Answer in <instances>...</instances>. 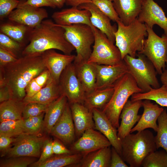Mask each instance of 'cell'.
<instances>
[{
	"label": "cell",
	"instance_id": "4fadbf2b",
	"mask_svg": "<svg viewBox=\"0 0 167 167\" xmlns=\"http://www.w3.org/2000/svg\"><path fill=\"white\" fill-rule=\"evenodd\" d=\"M48 17L46 10L23 4L20 1L17 7L8 16L9 20L33 28L38 26Z\"/></svg>",
	"mask_w": 167,
	"mask_h": 167
},
{
	"label": "cell",
	"instance_id": "5b68a950",
	"mask_svg": "<svg viewBox=\"0 0 167 167\" xmlns=\"http://www.w3.org/2000/svg\"><path fill=\"white\" fill-rule=\"evenodd\" d=\"M114 87L110 100L101 111L113 126L118 128L121 113L129 97L135 93L143 92L128 73L118 80L114 84Z\"/></svg>",
	"mask_w": 167,
	"mask_h": 167
},
{
	"label": "cell",
	"instance_id": "44dd1931",
	"mask_svg": "<svg viewBox=\"0 0 167 167\" xmlns=\"http://www.w3.org/2000/svg\"><path fill=\"white\" fill-rule=\"evenodd\" d=\"M142 106L143 108V113L137 124L131 130V133L148 128H151L156 132L158 128L156 122L164 109L149 100L142 101Z\"/></svg>",
	"mask_w": 167,
	"mask_h": 167
},
{
	"label": "cell",
	"instance_id": "7402d4cb",
	"mask_svg": "<svg viewBox=\"0 0 167 167\" xmlns=\"http://www.w3.org/2000/svg\"><path fill=\"white\" fill-rule=\"evenodd\" d=\"M91 13L86 9L72 7L54 12L52 17L56 24L62 26L82 24L91 26Z\"/></svg>",
	"mask_w": 167,
	"mask_h": 167
},
{
	"label": "cell",
	"instance_id": "7c38bea8",
	"mask_svg": "<svg viewBox=\"0 0 167 167\" xmlns=\"http://www.w3.org/2000/svg\"><path fill=\"white\" fill-rule=\"evenodd\" d=\"M110 143L99 131L94 129L86 130L72 143L70 149L73 153H80L84 156L101 148L110 147Z\"/></svg>",
	"mask_w": 167,
	"mask_h": 167
},
{
	"label": "cell",
	"instance_id": "ba28073f",
	"mask_svg": "<svg viewBox=\"0 0 167 167\" xmlns=\"http://www.w3.org/2000/svg\"><path fill=\"white\" fill-rule=\"evenodd\" d=\"M94 36L93 50L87 61L99 65H115L123 61L118 48L101 31L91 24Z\"/></svg>",
	"mask_w": 167,
	"mask_h": 167
},
{
	"label": "cell",
	"instance_id": "f1b7e54d",
	"mask_svg": "<svg viewBox=\"0 0 167 167\" xmlns=\"http://www.w3.org/2000/svg\"><path fill=\"white\" fill-rule=\"evenodd\" d=\"M114 90V85L104 88L95 89L85 94L83 104L91 111L94 109L102 110L110 100Z\"/></svg>",
	"mask_w": 167,
	"mask_h": 167
},
{
	"label": "cell",
	"instance_id": "e0dca14e",
	"mask_svg": "<svg viewBox=\"0 0 167 167\" xmlns=\"http://www.w3.org/2000/svg\"><path fill=\"white\" fill-rule=\"evenodd\" d=\"M45 66L49 71L52 79L58 84L60 76L64 70L74 61L75 55L62 54L53 49L43 53Z\"/></svg>",
	"mask_w": 167,
	"mask_h": 167
},
{
	"label": "cell",
	"instance_id": "f35d334b",
	"mask_svg": "<svg viewBox=\"0 0 167 167\" xmlns=\"http://www.w3.org/2000/svg\"><path fill=\"white\" fill-rule=\"evenodd\" d=\"M111 20L117 22L120 20L112 1L109 0H92V2Z\"/></svg>",
	"mask_w": 167,
	"mask_h": 167
},
{
	"label": "cell",
	"instance_id": "ffe728a7",
	"mask_svg": "<svg viewBox=\"0 0 167 167\" xmlns=\"http://www.w3.org/2000/svg\"><path fill=\"white\" fill-rule=\"evenodd\" d=\"M78 8L86 9L91 13L90 21L91 24L104 33L113 43L115 41L114 33L117 31L116 26L112 25L110 19L92 2L80 5Z\"/></svg>",
	"mask_w": 167,
	"mask_h": 167
},
{
	"label": "cell",
	"instance_id": "681fc988",
	"mask_svg": "<svg viewBox=\"0 0 167 167\" xmlns=\"http://www.w3.org/2000/svg\"><path fill=\"white\" fill-rule=\"evenodd\" d=\"M12 98L9 89L6 86L0 87V103Z\"/></svg>",
	"mask_w": 167,
	"mask_h": 167
},
{
	"label": "cell",
	"instance_id": "11a10c76",
	"mask_svg": "<svg viewBox=\"0 0 167 167\" xmlns=\"http://www.w3.org/2000/svg\"><path fill=\"white\" fill-rule=\"evenodd\" d=\"M110 0V1H114V0Z\"/></svg>",
	"mask_w": 167,
	"mask_h": 167
},
{
	"label": "cell",
	"instance_id": "cb8c5ba5",
	"mask_svg": "<svg viewBox=\"0 0 167 167\" xmlns=\"http://www.w3.org/2000/svg\"><path fill=\"white\" fill-rule=\"evenodd\" d=\"M146 0H114L113 7L121 21L128 25L137 18Z\"/></svg>",
	"mask_w": 167,
	"mask_h": 167
},
{
	"label": "cell",
	"instance_id": "836d02e7",
	"mask_svg": "<svg viewBox=\"0 0 167 167\" xmlns=\"http://www.w3.org/2000/svg\"><path fill=\"white\" fill-rule=\"evenodd\" d=\"M158 128L154 137L157 149L161 148L167 152V112L164 109L158 119Z\"/></svg>",
	"mask_w": 167,
	"mask_h": 167
},
{
	"label": "cell",
	"instance_id": "603a6c76",
	"mask_svg": "<svg viewBox=\"0 0 167 167\" xmlns=\"http://www.w3.org/2000/svg\"><path fill=\"white\" fill-rule=\"evenodd\" d=\"M69 105L74 124L75 135L79 138L86 130L91 128L94 129L92 111L83 104L76 103Z\"/></svg>",
	"mask_w": 167,
	"mask_h": 167
},
{
	"label": "cell",
	"instance_id": "816d5d0a",
	"mask_svg": "<svg viewBox=\"0 0 167 167\" xmlns=\"http://www.w3.org/2000/svg\"><path fill=\"white\" fill-rule=\"evenodd\" d=\"M160 80L163 85L167 88V69H166L161 75Z\"/></svg>",
	"mask_w": 167,
	"mask_h": 167
},
{
	"label": "cell",
	"instance_id": "7dc6e473",
	"mask_svg": "<svg viewBox=\"0 0 167 167\" xmlns=\"http://www.w3.org/2000/svg\"><path fill=\"white\" fill-rule=\"evenodd\" d=\"M58 139L53 140L52 149L54 154L63 155L73 153L70 149H67Z\"/></svg>",
	"mask_w": 167,
	"mask_h": 167
},
{
	"label": "cell",
	"instance_id": "f907efd6",
	"mask_svg": "<svg viewBox=\"0 0 167 167\" xmlns=\"http://www.w3.org/2000/svg\"><path fill=\"white\" fill-rule=\"evenodd\" d=\"M92 2V0H66V3L72 7H78L83 4Z\"/></svg>",
	"mask_w": 167,
	"mask_h": 167
},
{
	"label": "cell",
	"instance_id": "277c9868",
	"mask_svg": "<svg viewBox=\"0 0 167 167\" xmlns=\"http://www.w3.org/2000/svg\"><path fill=\"white\" fill-rule=\"evenodd\" d=\"M116 23L118 28L114 33L116 46L120 51L122 59L127 55L136 58L137 53L143 50L145 37L148 35L146 25L137 18L126 26L120 20Z\"/></svg>",
	"mask_w": 167,
	"mask_h": 167
},
{
	"label": "cell",
	"instance_id": "f5cc1de1",
	"mask_svg": "<svg viewBox=\"0 0 167 167\" xmlns=\"http://www.w3.org/2000/svg\"><path fill=\"white\" fill-rule=\"evenodd\" d=\"M51 3L55 6L58 8L62 7L66 0H49Z\"/></svg>",
	"mask_w": 167,
	"mask_h": 167
},
{
	"label": "cell",
	"instance_id": "f546056e",
	"mask_svg": "<svg viewBox=\"0 0 167 167\" xmlns=\"http://www.w3.org/2000/svg\"><path fill=\"white\" fill-rule=\"evenodd\" d=\"M84 155L80 153L54 154L45 161L39 163L36 161L30 165L31 167H63L70 166L75 167L79 163Z\"/></svg>",
	"mask_w": 167,
	"mask_h": 167
},
{
	"label": "cell",
	"instance_id": "9a60e30c",
	"mask_svg": "<svg viewBox=\"0 0 167 167\" xmlns=\"http://www.w3.org/2000/svg\"><path fill=\"white\" fill-rule=\"evenodd\" d=\"M137 19L151 28L157 24L167 36V17L162 8L153 0H146Z\"/></svg>",
	"mask_w": 167,
	"mask_h": 167
},
{
	"label": "cell",
	"instance_id": "8fae6325",
	"mask_svg": "<svg viewBox=\"0 0 167 167\" xmlns=\"http://www.w3.org/2000/svg\"><path fill=\"white\" fill-rule=\"evenodd\" d=\"M58 84L62 94L66 96L70 104H83L86 93L77 76L73 62L63 71Z\"/></svg>",
	"mask_w": 167,
	"mask_h": 167
},
{
	"label": "cell",
	"instance_id": "c3c4849f",
	"mask_svg": "<svg viewBox=\"0 0 167 167\" xmlns=\"http://www.w3.org/2000/svg\"><path fill=\"white\" fill-rule=\"evenodd\" d=\"M24 4L36 7L48 6L55 8L56 7L49 0H21Z\"/></svg>",
	"mask_w": 167,
	"mask_h": 167
},
{
	"label": "cell",
	"instance_id": "7bdbcfd3",
	"mask_svg": "<svg viewBox=\"0 0 167 167\" xmlns=\"http://www.w3.org/2000/svg\"><path fill=\"white\" fill-rule=\"evenodd\" d=\"M53 142L51 139L46 138L45 139L42 145L41 155L36 162H42L54 154L52 149Z\"/></svg>",
	"mask_w": 167,
	"mask_h": 167
},
{
	"label": "cell",
	"instance_id": "d590c367",
	"mask_svg": "<svg viewBox=\"0 0 167 167\" xmlns=\"http://www.w3.org/2000/svg\"><path fill=\"white\" fill-rule=\"evenodd\" d=\"M167 167V152L164 149L149 154L143 160L141 167Z\"/></svg>",
	"mask_w": 167,
	"mask_h": 167
},
{
	"label": "cell",
	"instance_id": "8d00e7d4",
	"mask_svg": "<svg viewBox=\"0 0 167 167\" xmlns=\"http://www.w3.org/2000/svg\"><path fill=\"white\" fill-rule=\"evenodd\" d=\"M45 112L36 116L24 119L25 133L37 135L43 129Z\"/></svg>",
	"mask_w": 167,
	"mask_h": 167
},
{
	"label": "cell",
	"instance_id": "d6986e66",
	"mask_svg": "<svg viewBox=\"0 0 167 167\" xmlns=\"http://www.w3.org/2000/svg\"><path fill=\"white\" fill-rule=\"evenodd\" d=\"M94 122V129L99 131L109 140L121 156L122 148L121 140L118 136V130L101 110L96 109L92 110Z\"/></svg>",
	"mask_w": 167,
	"mask_h": 167
},
{
	"label": "cell",
	"instance_id": "83f0119b",
	"mask_svg": "<svg viewBox=\"0 0 167 167\" xmlns=\"http://www.w3.org/2000/svg\"><path fill=\"white\" fill-rule=\"evenodd\" d=\"M111 151L110 147H107L89 153L75 167H110Z\"/></svg>",
	"mask_w": 167,
	"mask_h": 167
},
{
	"label": "cell",
	"instance_id": "9c48e42d",
	"mask_svg": "<svg viewBox=\"0 0 167 167\" xmlns=\"http://www.w3.org/2000/svg\"><path fill=\"white\" fill-rule=\"evenodd\" d=\"M147 28L148 38L144 40L143 50L138 53L145 56L152 63L157 73L161 75L165 69L167 36L164 34L160 37L152 28L147 26Z\"/></svg>",
	"mask_w": 167,
	"mask_h": 167
},
{
	"label": "cell",
	"instance_id": "4dcf8cb0",
	"mask_svg": "<svg viewBox=\"0 0 167 167\" xmlns=\"http://www.w3.org/2000/svg\"><path fill=\"white\" fill-rule=\"evenodd\" d=\"M26 103L23 100L12 98L0 104V122L23 119L22 113Z\"/></svg>",
	"mask_w": 167,
	"mask_h": 167
},
{
	"label": "cell",
	"instance_id": "5bb4252c",
	"mask_svg": "<svg viewBox=\"0 0 167 167\" xmlns=\"http://www.w3.org/2000/svg\"><path fill=\"white\" fill-rule=\"evenodd\" d=\"M93 64L96 73L95 89L113 86L118 80L128 73L127 67L123 60L122 62L115 65Z\"/></svg>",
	"mask_w": 167,
	"mask_h": 167
},
{
	"label": "cell",
	"instance_id": "ee69618b",
	"mask_svg": "<svg viewBox=\"0 0 167 167\" xmlns=\"http://www.w3.org/2000/svg\"><path fill=\"white\" fill-rule=\"evenodd\" d=\"M18 58L0 47V67H3L16 62Z\"/></svg>",
	"mask_w": 167,
	"mask_h": 167
},
{
	"label": "cell",
	"instance_id": "ac0fdd59",
	"mask_svg": "<svg viewBox=\"0 0 167 167\" xmlns=\"http://www.w3.org/2000/svg\"><path fill=\"white\" fill-rule=\"evenodd\" d=\"M142 101L128 100L124 106L120 116L121 123L117 130L118 136L120 140L131 133V130L140 119L141 115L138 113L142 106Z\"/></svg>",
	"mask_w": 167,
	"mask_h": 167
},
{
	"label": "cell",
	"instance_id": "d6a6232c",
	"mask_svg": "<svg viewBox=\"0 0 167 167\" xmlns=\"http://www.w3.org/2000/svg\"><path fill=\"white\" fill-rule=\"evenodd\" d=\"M32 28L24 25L6 23L1 25L0 32L20 44L24 41L28 32Z\"/></svg>",
	"mask_w": 167,
	"mask_h": 167
},
{
	"label": "cell",
	"instance_id": "6da1fadb",
	"mask_svg": "<svg viewBox=\"0 0 167 167\" xmlns=\"http://www.w3.org/2000/svg\"><path fill=\"white\" fill-rule=\"evenodd\" d=\"M43 53L23 56L16 62L0 67V87L6 86L12 98L23 99L28 84L46 68Z\"/></svg>",
	"mask_w": 167,
	"mask_h": 167
},
{
	"label": "cell",
	"instance_id": "30bf717a",
	"mask_svg": "<svg viewBox=\"0 0 167 167\" xmlns=\"http://www.w3.org/2000/svg\"><path fill=\"white\" fill-rule=\"evenodd\" d=\"M45 136L25 133L15 137V141L5 152L6 158L30 156L39 158L41 155Z\"/></svg>",
	"mask_w": 167,
	"mask_h": 167
},
{
	"label": "cell",
	"instance_id": "2e32d148",
	"mask_svg": "<svg viewBox=\"0 0 167 167\" xmlns=\"http://www.w3.org/2000/svg\"><path fill=\"white\" fill-rule=\"evenodd\" d=\"M50 134L65 144H71L74 142L75 130L68 102L61 116L52 128Z\"/></svg>",
	"mask_w": 167,
	"mask_h": 167
},
{
	"label": "cell",
	"instance_id": "bcb514c9",
	"mask_svg": "<svg viewBox=\"0 0 167 167\" xmlns=\"http://www.w3.org/2000/svg\"><path fill=\"white\" fill-rule=\"evenodd\" d=\"M15 137L6 135H0V151L1 156L4 154L15 141Z\"/></svg>",
	"mask_w": 167,
	"mask_h": 167
},
{
	"label": "cell",
	"instance_id": "d4e9b609",
	"mask_svg": "<svg viewBox=\"0 0 167 167\" xmlns=\"http://www.w3.org/2000/svg\"><path fill=\"white\" fill-rule=\"evenodd\" d=\"M67 103V97L62 94L48 105L45 112L43 128L46 132L50 134L52 128L61 116Z\"/></svg>",
	"mask_w": 167,
	"mask_h": 167
},
{
	"label": "cell",
	"instance_id": "74e56055",
	"mask_svg": "<svg viewBox=\"0 0 167 167\" xmlns=\"http://www.w3.org/2000/svg\"><path fill=\"white\" fill-rule=\"evenodd\" d=\"M36 161V157L30 156L6 158L0 161V167H27Z\"/></svg>",
	"mask_w": 167,
	"mask_h": 167
},
{
	"label": "cell",
	"instance_id": "7a4b0ae2",
	"mask_svg": "<svg viewBox=\"0 0 167 167\" xmlns=\"http://www.w3.org/2000/svg\"><path fill=\"white\" fill-rule=\"evenodd\" d=\"M29 43L22 52L23 56L43 53L56 49L64 54H71L74 47L67 41L65 30L51 20H43L28 33Z\"/></svg>",
	"mask_w": 167,
	"mask_h": 167
},
{
	"label": "cell",
	"instance_id": "3957f363",
	"mask_svg": "<svg viewBox=\"0 0 167 167\" xmlns=\"http://www.w3.org/2000/svg\"><path fill=\"white\" fill-rule=\"evenodd\" d=\"M154 137L146 129L136 134L130 133L121 139V157L124 161L131 167H141L144 159L157 149Z\"/></svg>",
	"mask_w": 167,
	"mask_h": 167
},
{
	"label": "cell",
	"instance_id": "484cf974",
	"mask_svg": "<svg viewBox=\"0 0 167 167\" xmlns=\"http://www.w3.org/2000/svg\"><path fill=\"white\" fill-rule=\"evenodd\" d=\"M77 76L86 94L95 89L96 73L93 64L87 62H73Z\"/></svg>",
	"mask_w": 167,
	"mask_h": 167
},
{
	"label": "cell",
	"instance_id": "e575fe53",
	"mask_svg": "<svg viewBox=\"0 0 167 167\" xmlns=\"http://www.w3.org/2000/svg\"><path fill=\"white\" fill-rule=\"evenodd\" d=\"M24 133H25L23 119L0 122V135L15 137Z\"/></svg>",
	"mask_w": 167,
	"mask_h": 167
},
{
	"label": "cell",
	"instance_id": "60d3db41",
	"mask_svg": "<svg viewBox=\"0 0 167 167\" xmlns=\"http://www.w3.org/2000/svg\"><path fill=\"white\" fill-rule=\"evenodd\" d=\"M48 105L35 102L26 103L22 113L23 119L37 116L45 112Z\"/></svg>",
	"mask_w": 167,
	"mask_h": 167
},
{
	"label": "cell",
	"instance_id": "b9f144b4",
	"mask_svg": "<svg viewBox=\"0 0 167 167\" xmlns=\"http://www.w3.org/2000/svg\"><path fill=\"white\" fill-rule=\"evenodd\" d=\"M20 2L18 0H0V18L2 19L16 8Z\"/></svg>",
	"mask_w": 167,
	"mask_h": 167
},
{
	"label": "cell",
	"instance_id": "8992f818",
	"mask_svg": "<svg viewBox=\"0 0 167 167\" xmlns=\"http://www.w3.org/2000/svg\"><path fill=\"white\" fill-rule=\"evenodd\" d=\"M137 58L126 55L123 60L129 73L132 76L143 92H147L152 88L160 87L156 77V71L151 62L144 55L137 54Z\"/></svg>",
	"mask_w": 167,
	"mask_h": 167
},
{
	"label": "cell",
	"instance_id": "1f68e13d",
	"mask_svg": "<svg viewBox=\"0 0 167 167\" xmlns=\"http://www.w3.org/2000/svg\"><path fill=\"white\" fill-rule=\"evenodd\" d=\"M131 96L132 101L149 100L161 106L167 107V88L163 85L157 88H152L147 92L135 93Z\"/></svg>",
	"mask_w": 167,
	"mask_h": 167
},
{
	"label": "cell",
	"instance_id": "db71d44e",
	"mask_svg": "<svg viewBox=\"0 0 167 167\" xmlns=\"http://www.w3.org/2000/svg\"><path fill=\"white\" fill-rule=\"evenodd\" d=\"M165 63H166V69H167V54L166 58Z\"/></svg>",
	"mask_w": 167,
	"mask_h": 167
},
{
	"label": "cell",
	"instance_id": "f6af8a7d",
	"mask_svg": "<svg viewBox=\"0 0 167 167\" xmlns=\"http://www.w3.org/2000/svg\"><path fill=\"white\" fill-rule=\"evenodd\" d=\"M110 167H128L121 156L112 147L111 148Z\"/></svg>",
	"mask_w": 167,
	"mask_h": 167
},
{
	"label": "cell",
	"instance_id": "52a82bcc",
	"mask_svg": "<svg viewBox=\"0 0 167 167\" xmlns=\"http://www.w3.org/2000/svg\"><path fill=\"white\" fill-rule=\"evenodd\" d=\"M60 26L65 30L67 40L76 50L77 54L73 62H87L91 54V46L94 41L91 26L82 24Z\"/></svg>",
	"mask_w": 167,
	"mask_h": 167
},
{
	"label": "cell",
	"instance_id": "4316f807",
	"mask_svg": "<svg viewBox=\"0 0 167 167\" xmlns=\"http://www.w3.org/2000/svg\"><path fill=\"white\" fill-rule=\"evenodd\" d=\"M62 94L59 84L52 78L47 84L34 96L25 97L23 100L26 103L35 102L48 105L53 102Z\"/></svg>",
	"mask_w": 167,
	"mask_h": 167
},
{
	"label": "cell",
	"instance_id": "ab89813d",
	"mask_svg": "<svg viewBox=\"0 0 167 167\" xmlns=\"http://www.w3.org/2000/svg\"><path fill=\"white\" fill-rule=\"evenodd\" d=\"M21 47V44L0 32V47L17 58V55Z\"/></svg>",
	"mask_w": 167,
	"mask_h": 167
}]
</instances>
